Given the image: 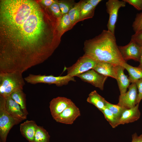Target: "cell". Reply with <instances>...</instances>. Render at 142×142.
<instances>
[{"label":"cell","mask_w":142,"mask_h":142,"mask_svg":"<svg viewBox=\"0 0 142 142\" xmlns=\"http://www.w3.org/2000/svg\"><path fill=\"white\" fill-rule=\"evenodd\" d=\"M5 98L0 96V137L1 142H6L8 134L14 125L22 121L9 114L5 106Z\"/></svg>","instance_id":"cell-4"},{"label":"cell","mask_w":142,"mask_h":142,"mask_svg":"<svg viewBox=\"0 0 142 142\" xmlns=\"http://www.w3.org/2000/svg\"><path fill=\"white\" fill-rule=\"evenodd\" d=\"M95 9L85 0H81L80 21L92 18Z\"/></svg>","instance_id":"cell-20"},{"label":"cell","mask_w":142,"mask_h":142,"mask_svg":"<svg viewBox=\"0 0 142 142\" xmlns=\"http://www.w3.org/2000/svg\"><path fill=\"white\" fill-rule=\"evenodd\" d=\"M73 27L68 14L63 15L60 19L59 25V30L62 35H63Z\"/></svg>","instance_id":"cell-24"},{"label":"cell","mask_w":142,"mask_h":142,"mask_svg":"<svg viewBox=\"0 0 142 142\" xmlns=\"http://www.w3.org/2000/svg\"><path fill=\"white\" fill-rule=\"evenodd\" d=\"M56 0H42L39 1L40 3L45 7L49 8Z\"/></svg>","instance_id":"cell-33"},{"label":"cell","mask_w":142,"mask_h":142,"mask_svg":"<svg viewBox=\"0 0 142 142\" xmlns=\"http://www.w3.org/2000/svg\"><path fill=\"white\" fill-rule=\"evenodd\" d=\"M139 11H142V0H124Z\"/></svg>","instance_id":"cell-31"},{"label":"cell","mask_w":142,"mask_h":142,"mask_svg":"<svg viewBox=\"0 0 142 142\" xmlns=\"http://www.w3.org/2000/svg\"><path fill=\"white\" fill-rule=\"evenodd\" d=\"M125 68L121 65H118L117 68V80L120 95L123 94L126 92L127 88L130 85V80L128 76L124 72Z\"/></svg>","instance_id":"cell-17"},{"label":"cell","mask_w":142,"mask_h":142,"mask_svg":"<svg viewBox=\"0 0 142 142\" xmlns=\"http://www.w3.org/2000/svg\"><path fill=\"white\" fill-rule=\"evenodd\" d=\"M81 3V0L76 3L68 13L73 26L80 22Z\"/></svg>","instance_id":"cell-22"},{"label":"cell","mask_w":142,"mask_h":142,"mask_svg":"<svg viewBox=\"0 0 142 142\" xmlns=\"http://www.w3.org/2000/svg\"><path fill=\"white\" fill-rule=\"evenodd\" d=\"M22 73L18 72L0 73V96L5 98L14 91L23 89L25 85Z\"/></svg>","instance_id":"cell-3"},{"label":"cell","mask_w":142,"mask_h":142,"mask_svg":"<svg viewBox=\"0 0 142 142\" xmlns=\"http://www.w3.org/2000/svg\"><path fill=\"white\" fill-rule=\"evenodd\" d=\"M87 2L90 4L94 8H95L98 4L102 0H85Z\"/></svg>","instance_id":"cell-35"},{"label":"cell","mask_w":142,"mask_h":142,"mask_svg":"<svg viewBox=\"0 0 142 142\" xmlns=\"http://www.w3.org/2000/svg\"><path fill=\"white\" fill-rule=\"evenodd\" d=\"M135 83L138 90V97L137 103H139L142 100V78L137 80Z\"/></svg>","instance_id":"cell-32"},{"label":"cell","mask_w":142,"mask_h":142,"mask_svg":"<svg viewBox=\"0 0 142 142\" xmlns=\"http://www.w3.org/2000/svg\"><path fill=\"white\" fill-rule=\"evenodd\" d=\"M139 62V64L138 67L142 69V46H141V53Z\"/></svg>","instance_id":"cell-36"},{"label":"cell","mask_w":142,"mask_h":142,"mask_svg":"<svg viewBox=\"0 0 142 142\" xmlns=\"http://www.w3.org/2000/svg\"><path fill=\"white\" fill-rule=\"evenodd\" d=\"M23 90L19 89L14 91L10 96L19 104L25 114L27 116L28 113L26 107V95Z\"/></svg>","instance_id":"cell-19"},{"label":"cell","mask_w":142,"mask_h":142,"mask_svg":"<svg viewBox=\"0 0 142 142\" xmlns=\"http://www.w3.org/2000/svg\"><path fill=\"white\" fill-rule=\"evenodd\" d=\"M60 18L33 0L0 1V70L22 73L49 58L60 43Z\"/></svg>","instance_id":"cell-1"},{"label":"cell","mask_w":142,"mask_h":142,"mask_svg":"<svg viewBox=\"0 0 142 142\" xmlns=\"http://www.w3.org/2000/svg\"><path fill=\"white\" fill-rule=\"evenodd\" d=\"M5 106L7 111L15 118L21 121L27 118L20 105L10 96L5 98Z\"/></svg>","instance_id":"cell-14"},{"label":"cell","mask_w":142,"mask_h":142,"mask_svg":"<svg viewBox=\"0 0 142 142\" xmlns=\"http://www.w3.org/2000/svg\"><path fill=\"white\" fill-rule=\"evenodd\" d=\"M132 27L135 33L142 30V12L136 14Z\"/></svg>","instance_id":"cell-28"},{"label":"cell","mask_w":142,"mask_h":142,"mask_svg":"<svg viewBox=\"0 0 142 142\" xmlns=\"http://www.w3.org/2000/svg\"><path fill=\"white\" fill-rule=\"evenodd\" d=\"M105 106L106 108L109 109L119 120L123 112L125 109H126L117 104H113L107 101L106 103Z\"/></svg>","instance_id":"cell-26"},{"label":"cell","mask_w":142,"mask_h":142,"mask_svg":"<svg viewBox=\"0 0 142 142\" xmlns=\"http://www.w3.org/2000/svg\"><path fill=\"white\" fill-rule=\"evenodd\" d=\"M105 118L113 128L118 126L119 120L108 108H105L101 111Z\"/></svg>","instance_id":"cell-25"},{"label":"cell","mask_w":142,"mask_h":142,"mask_svg":"<svg viewBox=\"0 0 142 142\" xmlns=\"http://www.w3.org/2000/svg\"><path fill=\"white\" fill-rule=\"evenodd\" d=\"M128 72V77L130 83H135L138 80L142 78V69L138 67H134L124 63L122 65Z\"/></svg>","instance_id":"cell-21"},{"label":"cell","mask_w":142,"mask_h":142,"mask_svg":"<svg viewBox=\"0 0 142 142\" xmlns=\"http://www.w3.org/2000/svg\"><path fill=\"white\" fill-rule=\"evenodd\" d=\"M123 59L126 62L132 59L139 62L141 53V47L132 40L127 45L118 46Z\"/></svg>","instance_id":"cell-10"},{"label":"cell","mask_w":142,"mask_h":142,"mask_svg":"<svg viewBox=\"0 0 142 142\" xmlns=\"http://www.w3.org/2000/svg\"><path fill=\"white\" fill-rule=\"evenodd\" d=\"M0 142H1V141H0Z\"/></svg>","instance_id":"cell-37"},{"label":"cell","mask_w":142,"mask_h":142,"mask_svg":"<svg viewBox=\"0 0 142 142\" xmlns=\"http://www.w3.org/2000/svg\"><path fill=\"white\" fill-rule=\"evenodd\" d=\"M97 62L84 54L71 66L68 67H65L63 71L67 70V75L74 77L90 69H93Z\"/></svg>","instance_id":"cell-6"},{"label":"cell","mask_w":142,"mask_h":142,"mask_svg":"<svg viewBox=\"0 0 142 142\" xmlns=\"http://www.w3.org/2000/svg\"><path fill=\"white\" fill-rule=\"evenodd\" d=\"M24 79L28 83L31 84L38 83L53 84L59 87L67 85L71 81H76L74 77L67 75L64 76H55L52 75H47L30 74Z\"/></svg>","instance_id":"cell-5"},{"label":"cell","mask_w":142,"mask_h":142,"mask_svg":"<svg viewBox=\"0 0 142 142\" xmlns=\"http://www.w3.org/2000/svg\"><path fill=\"white\" fill-rule=\"evenodd\" d=\"M118 65L108 62H97L93 69L103 75L116 79Z\"/></svg>","instance_id":"cell-13"},{"label":"cell","mask_w":142,"mask_h":142,"mask_svg":"<svg viewBox=\"0 0 142 142\" xmlns=\"http://www.w3.org/2000/svg\"><path fill=\"white\" fill-rule=\"evenodd\" d=\"M126 3L124 0H109L106 3V12L109 14L107 30L114 34L119 10L120 8L125 7Z\"/></svg>","instance_id":"cell-7"},{"label":"cell","mask_w":142,"mask_h":142,"mask_svg":"<svg viewBox=\"0 0 142 142\" xmlns=\"http://www.w3.org/2000/svg\"><path fill=\"white\" fill-rule=\"evenodd\" d=\"M80 115L79 108L73 102L54 120L58 122L72 124Z\"/></svg>","instance_id":"cell-11"},{"label":"cell","mask_w":142,"mask_h":142,"mask_svg":"<svg viewBox=\"0 0 142 142\" xmlns=\"http://www.w3.org/2000/svg\"><path fill=\"white\" fill-rule=\"evenodd\" d=\"M131 40L140 46H142V30L135 33L132 36Z\"/></svg>","instance_id":"cell-30"},{"label":"cell","mask_w":142,"mask_h":142,"mask_svg":"<svg viewBox=\"0 0 142 142\" xmlns=\"http://www.w3.org/2000/svg\"><path fill=\"white\" fill-rule=\"evenodd\" d=\"M58 1L56 0L48 8L49 10L56 17L60 18L63 14L58 3Z\"/></svg>","instance_id":"cell-29"},{"label":"cell","mask_w":142,"mask_h":142,"mask_svg":"<svg viewBox=\"0 0 142 142\" xmlns=\"http://www.w3.org/2000/svg\"><path fill=\"white\" fill-rule=\"evenodd\" d=\"M87 101L94 105L101 111L106 108V101L95 90L91 92L89 94Z\"/></svg>","instance_id":"cell-18"},{"label":"cell","mask_w":142,"mask_h":142,"mask_svg":"<svg viewBox=\"0 0 142 142\" xmlns=\"http://www.w3.org/2000/svg\"><path fill=\"white\" fill-rule=\"evenodd\" d=\"M76 77L83 81L89 83L100 90L104 89L105 82L108 77L103 75L93 69L89 70Z\"/></svg>","instance_id":"cell-9"},{"label":"cell","mask_w":142,"mask_h":142,"mask_svg":"<svg viewBox=\"0 0 142 142\" xmlns=\"http://www.w3.org/2000/svg\"><path fill=\"white\" fill-rule=\"evenodd\" d=\"M128 88L127 92L120 95L117 104L125 109L133 108L137 104L138 92L135 83H132Z\"/></svg>","instance_id":"cell-8"},{"label":"cell","mask_w":142,"mask_h":142,"mask_svg":"<svg viewBox=\"0 0 142 142\" xmlns=\"http://www.w3.org/2000/svg\"><path fill=\"white\" fill-rule=\"evenodd\" d=\"M139 103L134 107L125 109L119 120V125L134 122L139 119L140 113L139 109Z\"/></svg>","instance_id":"cell-15"},{"label":"cell","mask_w":142,"mask_h":142,"mask_svg":"<svg viewBox=\"0 0 142 142\" xmlns=\"http://www.w3.org/2000/svg\"><path fill=\"white\" fill-rule=\"evenodd\" d=\"M83 49L84 55L97 62L121 66L126 62L121 55L115 35L108 30H103L98 35L86 40Z\"/></svg>","instance_id":"cell-2"},{"label":"cell","mask_w":142,"mask_h":142,"mask_svg":"<svg viewBox=\"0 0 142 142\" xmlns=\"http://www.w3.org/2000/svg\"><path fill=\"white\" fill-rule=\"evenodd\" d=\"M73 103L70 99L58 97L52 99L49 103V108L54 119Z\"/></svg>","instance_id":"cell-12"},{"label":"cell","mask_w":142,"mask_h":142,"mask_svg":"<svg viewBox=\"0 0 142 142\" xmlns=\"http://www.w3.org/2000/svg\"><path fill=\"white\" fill-rule=\"evenodd\" d=\"M38 126L34 121L27 120L20 124V131L29 142H33Z\"/></svg>","instance_id":"cell-16"},{"label":"cell","mask_w":142,"mask_h":142,"mask_svg":"<svg viewBox=\"0 0 142 142\" xmlns=\"http://www.w3.org/2000/svg\"><path fill=\"white\" fill-rule=\"evenodd\" d=\"M50 136L42 126H38L33 142H50Z\"/></svg>","instance_id":"cell-23"},{"label":"cell","mask_w":142,"mask_h":142,"mask_svg":"<svg viewBox=\"0 0 142 142\" xmlns=\"http://www.w3.org/2000/svg\"><path fill=\"white\" fill-rule=\"evenodd\" d=\"M75 3L74 1L63 0L58 1V3L63 15L68 13L70 9L74 6Z\"/></svg>","instance_id":"cell-27"},{"label":"cell","mask_w":142,"mask_h":142,"mask_svg":"<svg viewBox=\"0 0 142 142\" xmlns=\"http://www.w3.org/2000/svg\"><path fill=\"white\" fill-rule=\"evenodd\" d=\"M131 142H142V133L139 136L135 133L132 135Z\"/></svg>","instance_id":"cell-34"}]
</instances>
